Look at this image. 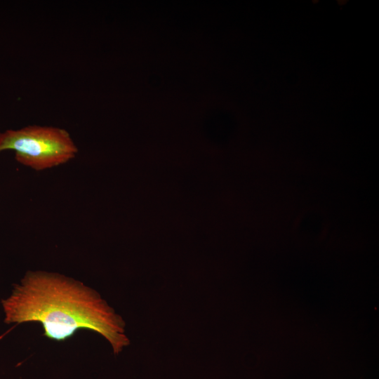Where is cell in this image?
I'll return each instance as SVG.
<instances>
[{
    "mask_svg": "<svg viewBox=\"0 0 379 379\" xmlns=\"http://www.w3.org/2000/svg\"><path fill=\"white\" fill-rule=\"evenodd\" d=\"M1 304L5 323L39 322L51 340L63 341L85 328L103 336L114 354L130 343L123 319L97 291L59 273L27 272Z\"/></svg>",
    "mask_w": 379,
    "mask_h": 379,
    "instance_id": "6da1fadb",
    "label": "cell"
},
{
    "mask_svg": "<svg viewBox=\"0 0 379 379\" xmlns=\"http://www.w3.org/2000/svg\"><path fill=\"white\" fill-rule=\"evenodd\" d=\"M5 150L14 151L19 164L35 171L63 165L74 159L79 151L67 130L39 125L0 132V152Z\"/></svg>",
    "mask_w": 379,
    "mask_h": 379,
    "instance_id": "7a4b0ae2",
    "label": "cell"
}]
</instances>
